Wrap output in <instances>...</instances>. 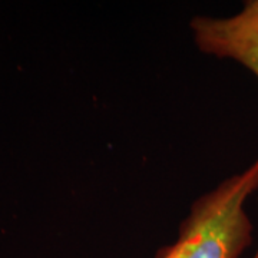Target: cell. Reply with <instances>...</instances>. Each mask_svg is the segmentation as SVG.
Listing matches in <instances>:
<instances>
[{"instance_id":"6da1fadb","label":"cell","mask_w":258,"mask_h":258,"mask_svg":"<svg viewBox=\"0 0 258 258\" xmlns=\"http://www.w3.org/2000/svg\"><path fill=\"white\" fill-rule=\"evenodd\" d=\"M257 189L258 157L195 200L175 242L161 247L155 258H240L252 242V222L244 207Z\"/></svg>"},{"instance_id":"7a4b0ae2","label":"cell","mask_w":258,"mask_h":258,"mask_svg":"<svg viewBox=\"0 0 258 258\" xmlns=\"http://www.w3.org/2000/svg\"><path fill=\"white\" fill-rule=\"evenodd\" d=\"M189 28L200 52L235 60L258 78V0L228 18L194 16Z\"/></svg>"},{"instance_id":"3957f363","label":"cell","mask_w":258,"mask_h":258,"mask_svg":"<svg viewBox=\"0 0 258 258\" xmlns=\"http://www.w3.org/2000/svg\"><path fill=\"white\" fill-rule=\"evenodd\" d=\"M252 258H258V247H257V251H255V254H254V257Z\"/></svg>"}]
</instances>
